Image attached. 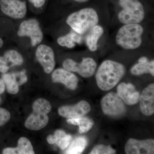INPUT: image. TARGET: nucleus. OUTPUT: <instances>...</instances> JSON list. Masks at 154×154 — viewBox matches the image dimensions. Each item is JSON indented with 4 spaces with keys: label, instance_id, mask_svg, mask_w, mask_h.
Here are the masks:
<instances>
[{
    "label": "nucleus",
    "instance_id": "5701e85b",
    "mask_svg": "<svg viewBox=\"0 0 154 154\" xmlns=\"http://www.w3.org/2000/svg\"><path fill=\"white\" fill-rule=\"evenodd\" d=\"M2 79L9 94H16L19 92V85L14 73L4 74Z\"/></svg>",
    "mask_w": 154,
    "mask_h": 154
},
{
    "label": "nucleus",
    "instance_id": "72a5a7b5",
    "mask_svg": "<svg viewBox=\"0 0 154 154\" xmlns=\"http://www.w3.org/2000/svg\"><path fill=\"white\" fill-rule=\"evenodd\" d=\"M1 98H0V103H1Z\"/></svg>",
    "mask_w": 154,
    "mask_h": 154
},
{
    "label": "nucleus",
    "instance_id": "a878e982",
    "mask_svg": "<svg viewBox=\"0 0 154 154\" xmlns=\"http://www.w3.org/2000/svg\"><path fill=\"white\" fill-rule=\"evenodd\" d=\"M116 150L110 146L98 145L94 147L90 153V154H113Z\"/></svg>",
    "mask_w": 154,
    "mask_h": 154
},
{
    "label": "nucleus",
    "instance_id": "a211bd4d",
    "mask_svg": "<svg viewBox=\"0 0 154 154\" xmlns=\"http://www.w3.org/2000/svg\"><path fill=\"white\" fill-rule=\"evenodd\" d=\"M33 146L30 141L25 137L19 138L16 148H7L3 151L4 154H34Z\"/></svg>",
    "mask_w": 154,
    "mask_h": 154
},
{
    "label": "nucleus",
    "instance_id": "c85d7f7f",
    "mask_svg": "<svg viewBox=\"0 0 154 154\" xmlns=\"http://www.w3.org/2000/svg\"><path fill=\"white\" fill-rule=\"evenodd\" d=\"M10 67V64L6 58L4 56L0 57V72L6 73Z\"/></svg>",
    "mask_w": 154,
    "mask_h": 154
},
{
    "label": "nucleus",
    "instance_id": "ddd939ff",
    "mask_svg": "<svg viewBox=\"0 0 154 154\" xmlns=\"http://www.w3.org/2000/svg\"><path fill=\"white\" fill-rule=\"evenodd\" d=\"M139 101L140 110L144 115L150 116L154 114V84H150L144 89Z\"/></svg>",
    "mask_w": 154,
    "mask_h": 154
},
{
    "label": "nucleus",
    "instance_id": "cd10ccee",
    "mask_svg": "<svg viewBox=\"0 0 154 154\" xmlns=\"http://www.w3.org/2000/svg\"><path fill=\"white\" fill-rule=\"evenodd\" d=\"M19 86L23 85L28 81V78L26 75V71L23 70L22 71L14 73Z\"/></svg>",
    "mask_w": 154,
    "mask_h": 154
},
{
    "label": "nucleus",
    "instance_id": "4be33fe9",
    "mask_svg": "<svg viewBox=\"0 0 154 154\" xmlns=\"http://www.w3.org/2000/svg\"><path fill=\"white\" fill-rule=\"evenodd\" d=\"M67 122L69 124L78 125L79 127V132L81 134L88 132L94 125L93 121L87 117L68 119Z\"/></svg>",
    "mask_w": 154,
    "mask_h": 154
},
{
    "label": "nucleus",
    "instance_id": "393cba45",
    "mask_svg": "<svg viewBox=\"0 0 154 154\" xmlns=\"http://www.w3.org/2000/svg\"><path fill=\"white\" fill-rule=\"evenodd\" d=\"M32 108L33 110L42 111L48 114L51 110V105L46 99L40 98L33 102Z\"/></svg>",
    "mask_w": 154,
    "mask_h": 154
},
{
    "label": "nucleus",
    "instance_id": "9b49d317",
    "mask_svg": "<svg viewBox=\"0 0 154 154\" xmlns=\"http://www.w3.org/2000/svg\"><path fill=\"white\" fill-rule=\"evenodd\" d=\"M36 57L46 73L53 70L55 65L54 54L52 48L45 45L38 46L36 49Z\"/></svg>",
    "mask_w": 154,
    "mask_h": 154
},
{
    "label": "nucleus",
    "instance_id": "473e14b6",
    "mask_svg": "<svg viewBox=\"0 0 154 154\" xmlns=\"http://www.w3.org/2000/svg\"><path fill=\"white\" fill-rule=\"evenodd\" d=\"M3 43H4V42H3L2 39V38H0V48L3 46Z\"/></svg>",
    "mask_w": 154,
    "mask_h": 154
},
{
    "label": "nucleus",
    "instance_id": "aec40b11",
    "mask_svg": "<svg viewBox=\"0 0 154 154\" xmlns=\"http://www.w3.org/2000/svg\"><path fill=\"white\" fill-rule=\"evenodd\" d=\"M82 40L81 35L74 31L58 38L57 42L60 46L71 48L75 47V43H81Z\"/></svg>",
    "mask_w": 154,
    "mask_h": 154
},
{
    "label": "nucleus",
    "instance_id": "2f4dec72",
    "mask_svg": "<svg viewBox=\"0 0 154 154\" xmlns=\"http://www.w3.org/2000/svg\"><path fill=\"white\" fill-rule=\"evenodd\" d=\"M75 2H78L83 3L85 2H88L89 0H74Z\"/></svg>",
    "mask_w": 154,
    "mask_h": 154
},
{
    "label": "nucleus",
    "instance_id": "f3484780",
    "mask_svg": "<svg viewBox=\"0 0 154 154\" xmlns=\"http://www.w3.org/2000/svg\"><path fill=\"white\" fill-rule=\"evenodd\" d=\"M131 74L135 75H140L144 74H150L154 75V61H149L146 57H140L138 63L135 64L131 69Z\"/></svg>",
    "mask_w": 154,
    "mask_h": 154
},
{
    "label": "nucleus",
    "instance_id": "dca6fc26",
    "mask_svg": "<svg viewBox=\"0 0 154 154\" xmlns=\"http://www.w3.org/2000/svg\"><path fill=\"white\" fill-rule=\"evenodd\" d=\"M72 139L71 135L67 134L62 130L56 131L53 135H49L47 137V141L50 144H56L62 150H64L68 147Z\"/></svg>",
    "mask_w": 154,
    "mask_h": 154
},
{
    "label": "nucleus",
    "instance_id": "1a4fd4ad",
    "mask_svg": "<svg viewBox=\"0 0 154 154\" xmlns=\"http://www.w3.org/2000/svg\"><path fill=\"white\" fill-rule=\"evenodd\" d=\"M125 151L127 154H154V140H140L130 138L125 144Z\"/></svg>",
    "mask_w": 154,
    "mask_h": 154
},
{
    "label": "nucleus",
    "instance_id": "9d476101",
    "mask_svg": "<svg viewBox=\"0 0 154 154\" xmlns=\"http://www.w3.org/2000/svg\"><path fill=\"white\" fill-rule=\"evenodd\" d=\"M91 110V105L89 103L82 100L75 105L62 106L59 108L58 112L62 117L73 119L83 117Z\"/></svg>",
    "mask_w": 154,
    "mask_h": 154
},
{
    "label": "nucleus",
    "instance_id": "6ab92c4d",
    "mask_svg": "<svg viewBox=\"0 0 154 154\" xmlns=\"http://www.w3.org/2000/svg\"><path fill=\"white\" fill-rule=\"evenodd\" d=\"M89 32L86 36V45L91 51H96L98 48V41L104 33V29L101 26L96 25Z\"/></svg>",
    "mask_w": 154,
    "mask_h": 154
},
{
    "label": "nucleus",
    "instance_id": "4468645a",
    "mask_svg": "<svg viewBox=\"0 0 154 154\" xmlns=\"http://www.w3.org/2000/svg\"><path fill=\"white\" fill-rule=\"evenodd\" d=\"M53 82L62 83L71 90L76 89L78 79L71 72L65 69H58L54 70L51 75Z\"/></svg>",
    "mask_w": 154,
    "mask_h": 154
},
{
    "label": "nucleus",
    "instance_id": "bb28decb",
    "mask_svg": "<svg viewBox=\"0 0 154 154\" xmlns=\"http://www.w3.org/2000/svg\"><path fill=\"white\" fill-rule=\"evenodd\" d=\"M11 118V114L8 110L0 108V126L6 124Z\"/></svg>",
    "mask_w": 154,
    "mask_h": 154
},
{
    "label": "nucleus",
    "instance_id": "423d86ee",
    "mask_svg": "<svg viewBox=\"0 0 154 154\" xmlns=\"http://www.w3.org/2000/svg\"><path fill=\"white\" fill-rule=\"evenodd\" d=\"M63 66L67 70L78 73L85 78L93 76L97 67L96 61L91 57L84 58L81 63H78L71 59H67L63 62Z\"/></svg>",
    "mask_w": 154,
    "mask_h": 154
},
{
    "label": "nucleus",
    "instance_id": "7c9ffc66",
    "mask_svg": "<svg viewBox=\"0 0 154 154\" xmlns=\"http://www.w3.org/2000/svg\"><path fill=\"white\" fill-rule=\"evenodd\" d=\"M5 85L2 79H0V94L5 92Z\"/></svg>",
    "mask_w": 154,
    "mask_h": 154
},
{
    "label": "nucleus",
    "instance_id": "20e7f679",
    "mask_svg": "<svg viewBox=\"0 0 154 154\" xmlns=\"http://www.w3.org/2000/svg\"><path fill=\"white\" fill-rule=\"evenodd\" d=\"M119 5L122 9L118 19L122 24H138L144 19V9L139 0H119Z\"/></svg>",
    "mask_w": 154,
    "mask_h": 154
},
{
    "label": "nucleus",
    "instance_id": "c756f323",
    "mask_svg": "<svg viewBox=\"0 0 154 154\" xmlns=\"http://www.w3.org/2000/svg\"><path fill=\"white\" fill-rule=\"evenodd\" d=\"M32 5L36 8H40L44 5L45 0H29Z\"/></svg>",
    "mask_w": 154,
    "mask_h": 154
},
{
    "label": "nucleus",
    "instance_id": "6e6552de",
    "mask_svg": "<svg viewBox=\"0 0 154 154\" xmlns=\"http://www.w3.org/2000/svg\"><path fill=\"white\" fill-rule=\"evenodd\" d=\"M0 7L4 14L14 19H22L27 13L26 3L20 0H0Z\"/></svg>",
    "mask_w": 154,
    "mask_h": 154
},
{
    "label": "nucleus",
    "instance_id": "0eeeda50",
    "mask_svg": "<svg viewBox=\"0 0 154 154\" xmlns=\"http://www.w3.org/2000/svg\"><path fill=\"white\" fill-rule=\"evenodd\" d=\"M18 35L21 37H30L31 45L33 46L40 43L43 38V33L39 23L35 19H28L21 23L18 31Z\"/></svg>",
    "mask_w": 154,
    "mask_h": 154
},
{
    "label": "nucleus",
    "instance_id": "f257e3e1",
    "mask_svg": "<svg viewBox=\"0 0 154 154\" xmlns=\"http://www.w3.org/2000/svg\"><path fill=\"white\" fill-rule=\"evenodd\" d=\"M125 72V67L122 64L115 61H104L96 72L97 85L102 91H110L118 84Z\"/></svg>",
    "mask_w": 154,
    "mask_h": 154
},
{
    "label": "nucleus",
    "instance_id": "f03ea898",
    "mask_svg": "<svg viewBox=\"0 0 154 154\" xmlns=\"http://www.w3.org/2000/svg\"><path fill=\"white\" fill-rule=\"evenodd\" d=\"M66 22L74 31L82 35L97 25L99 17L94 9L85 8L70 14Z\"/></svg>",
    "mask_w": 154,
    "mask_h": 154
},
{
    "label": "nucleus",
    "instance_id": "b1692460",
    "mask_svg": "<svg viewBox=\"0 0 154 154\" xmlns=\"http://www.w3.org/2000/svg\"><path fill=\"white\" fill-rule=\"evenodd\" d=\"M4 56L8 62L11 67L21 65L23 63L22 56L16 51L13 50L8 51L5 52Z\"/></svg>",
    "mask_w": 154,
    "mask_h": 154
},
{
    "label": "nucleus",
    "instance_id": "f8f14e48",
    "mask_svg": "<svg viewBox=\"0 0 154 154\" xmlns=\"http://www.w3.org/2000/svg\"><path fill=\"white\" fill-rule=\"evenodd\" d=\"M116 94L127 105H134L139 101V93L131 83H120L117 87Z\"/></svg>",
    "mask_w": 154,
    "mask_h": 154
},
{
    "label": "nucleus",
    "instance_id": "39448f33",
    "mask_svg": "<svg viewBox=\"0 0 154 154\" xmlns=\"http://www.w3.org/2000/svg\"><path fill=\"white\" fill-rule=\"evenodd\" d=\"M101 106L103 113L113 117H118L124 114L126 111L125 103L117 94L108 93L103 97Z\"/></svg>",
    "mask_w": 154,
    "mask_h": 154
},
{
    "label": "nucleus",
    "instance_id": "412c9836",
    "mask_svg": "<svg viewBox=\"0 0 154 154\" xmlns=\"http://www.w3.org/2000/svg\"><path fill=\"white\" fill-rule=\"evenodd\" d=\"M69 145L66 151L65 154H82L88 145V140L84 137H79L75 138Z\"/></svg>",
    "mask_w": 154,
    "mask_h": 154
},
{
    "label": "nucleus",
    "instance_id": "7ed1b4c3",
    "mask_svg": "<svg viewBox=\"0 0 154 154\" xmlns=\"http://www.w3.org/2000/svg\"><path fill=\"white\" fill-rule=\"evenodd\" d=\"M143 28L139 24H126L119 30L116 34V43L126 50L137 49L142 42Z\"/></svg>",
    "mask_w": 154,
    "mask_h": 154
},
{
    "label": "nucleus",
    "instance_id": "2eb2a0df",
    "mask_svg": "<svg viewBox=\"0 0 154 154\" xmlns=\"http://www.w3.org/2000/svg\"><path fill=\"white\" fill-rule=\"evenodd\" d=\"M49 121L47 114L40 111L33 110L26 119L25 127L32 131L40 130L46 126Z\"/></svg>",
    "mask_w": 154,
    "mask_h": 154
}]
</instances>
